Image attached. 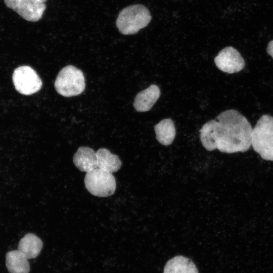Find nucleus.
I'll return each mask as SVG.
<instances>
[{"instance_id":"nucleus-1","label":"nucleus","mask_w":273,"mask_h":273,"mask_svg":"<svg viewBox=\"0 0 273 273\" xmlns=\"http://www.w3.org/2000/svg\"><path fill=\"white\" fill-rule=\"evenodd\" d=\"M219 124L216 149L225 153L245 152L251 146L252 127L247 119L235 109L217 115Z\"/></svg>"},{"instance_id":"nucleus-2","label":"nucleus","mask_w":273,"mask_h":273,"mask_svg":"<svg viewBox=\"0 0 273 273\" xmlns=\"http://www.w3.org/2000/svg\"><path fill=\"white\" fill-rule=\"evenodd\" d=\"M251 146L265 160L273 161V117L263 115L252 129Z\"/></svg>"},{"instance_id":"nucleus-3","label":"nucleus","mask_w":273,"mask_h":273,"mask_svg":"<svg viewBox=\"0 0 273 273\" xmlns=\"http://www.w3.org/2000/svg\"><path fill=\"white\" fill-rule=\"evenodd\" d=\"M151 20L150 13L145 6L133 5L124 8L119 12L116 25L121 33L134 34L147 26Z\"/></svg>"},{"instance_id":"nucleus-4","label":"nucleus","mask_w":273,"mask_h":273,"mask_svg":"<svg viewBox=\"0 0 273 273\" xmlns=\"http://www.w3.org/2000/svg\"><path fill=\"white\" fill-rule=\"evenodd\" d=\"M54 86L57 92L64 97L79 95L85 87L83 72L72 65H67L58 73Z\"/></svg>"},{"instance_id":"nucleus-5","label":"nucleus","mask_w":273,"mask_h":273,"mask_svg":"<svg viewBox=\"0 0 273 273\" xmlns=\"http://www.w3.org/2000/svg\"><path fill=\"white\" fill-rule=\"evenodd\" d=\"M84 184L91 194L99 197L113 195L116 188V180L112 173L98 168L86 173Z\"/></svg>"},{"instance_id":"nucleus-6","label":"nucleus","mask_w":273,"mask_h":273,"mask_svg":"<svg viewBox=\"0 0 273 273\" xmlns=\"http://www.w3.org/2000/svg\"><path fill=\"white\" fill-rule=\"evenodd\" d=\"M12 79L16 89L19 93L27 96L38 92L42 85L36 71L28 66H22L15 69Z\"/></svg>"},{"instance_id":"nucleus-7","label":"nucleus","mask_w":273,"mask_h":273,"mask_svg":"<svg viewBox=\"0 0 273 273\" xmlns=\"http://www.w3.org/2000/svg\"><path fill=\"white\" fill-rule=\"evenodd\" d=\"M5 5L24 19L30 22L39 20L46 9L40 0H4Z\"/></svg>"},{"instance_id":"nucleus-8","label":"nucleus","mask_w":273,"mask_h":273,"mask_svg":"<svg viewBox=\"0 0 273 273\" xmlns=\"http://www.w3.org/2000/svg\"><path fill=\"white\" fill-rule=\"evenodd\" d=\"M214 62L218 69L229 74L241 71L245 65L240 53L232 47L221 50L214 58Z\"/></svg>"},{"instance_id":"nucleus-9","label":"nucleus","mask_w":273,"mask_h":273,"mask_svg":"<svg viewBox=\"0 0 273 273\" xmlns=\"http://www.w3.org/2000/svg\"><path fill=\"white\" fill-rule=\"evenodd\" d=\"M160 95L159 87L152 84L137 94L134 100L133 107L137 112L148 111L153 107Z\"/></svg>"},{"instance_id":"nucleus-10","label":"nucleus","mask_w":273,"mask_h":273,"mask_svg":"<svg viewBox=\"0 0 273 273\" xmlns=\"http://www.w3.org/2000/svg\"><path fill=\"white\" fill-rule=\"evenodd\" d=\"M73 161L81 171L87 173L97 168L96 152L87 147H80L74 154Z\"/></svg>"},{"instance_id":"nucleus-11","label":"nucleus","mask_w":273,"mask_h":273,"mask_svg":"<svg viewBox=\"0 0 273 273\" xmlns=\"http://www.w3.org/2000/svg\"><path fill=\"white\" fill-rule=\"evenodd\" d=\"M219 124L218 121L211 120L205 123L200 130V140L203 147L209 151L216 149V141Z\"/></svg>"},{"instance_id":"nucleus-12","label":"nucleus","mask_w":273,"mask_h":273,"mask_svg":"<svg viewBox=\"0 0 273 273\" xmlns=\"http://www.w3.org/2000/svg\"><path fill=\"white\" fill-rule=\"evenodd\" d=\"M42 241L33 234L25 235L20 241L18 250L28 259L38 256L42 248Z\"/></svg>"},{"instance_id":"nucleus-13","label":"nucleus","mask_w":273,"mask_h":273,"mask_svg":"<svg viewBox=\"0 0 273 273\" xmlns=\"http://www.w3.org/2000/svg\"><path fill=\"white\" fill-rule=\"evenodd\" d=\"M6 265L9 273H29L30 269L28 259L18 250L6 254Z\"/></svg>"},{"instance_id":"nucleus-14","label":"nucleus","mask_w":273,"mask_h":273,"mask_svg":"<svg viewBox=\"0 0 273 273\" xmlns=\"http://www.w3.org/2000/svg\"><path fill=\"white\" fill-rule=\"evenodd\" d=\"M97 168L113 173L117 171L121 166L119 157L111 153L105 148H101L96 152Z\"/></svg>"},{"instance_id":"nucleus-15","label":"nucleus","mask_w":273,"mask_h":273,"mask_svg":"<svg viewBox=\"0 0 273 273\" xmlns=\"http://www.w3.org/2000/svg\"><path fill=\"white\" fill-rule=\"evenodd\" d=\"M163 273H198L194 263L189 258L178 255L165 264Z\"/></svg>"},{"instance_id":"nucleus-16","label":"nucleus","mask_w":273,"mask_h":273,"mask_svg":"<svg viewBox=\"0 0 273 273\" xmlns=\"http://www.w3.org/2000/svg\"><path fill=\"white\" fill-rule=\"evenodd\" d=\"M156 138L163 146L171 144L176 135L174 123L170 118L164 119L154 126Z\"/></svg>"},{"instance_id":"nucleus-17","label":"nucleus","mask_w":273,"mask_h":273,"mask_svg":"<svg viewBox=\"0 0 273 273\" xmlns=\"http://www.w3.org/2000/svg\"><path fill=\"white\" fill-rule=\"evenodd\" d=\"M266 52L273 59V40L270 41L268 43Z\"/></svg>"},{"instance_id":"nucleus-18","label":"nucleus","mask_w":273,"mask_h":273,"mask_svg":"<svg viewBox=\"0 0 273 273\" xmlns=\"http://www.w3.org/2000/svg\"><path fill=\"white\" fill-rule=\"evenodd\" d=\"M40 1H41V2L44 3V2H46L47 0H40Z\"/></svg>"}]
</instances>
